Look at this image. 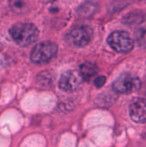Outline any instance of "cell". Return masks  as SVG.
Listing matches in <instances>:
<instances>
[{"label":"cell","mask_w":146,"mask_h":147,"mask_svg":"<svg viewBox=\"0 0 146 147\" xmlns=\"http://www.w3.org/2000/svg\"><path fill=\"white\" fill-rule=\"evenodd\" d=\"M9 32L15 42L22 47L33 44L39 36L37 27L28 22H17L9 28Z\"/></svg>","instance_id":"6da1fadb"},{"label":"cell","mask_w":146,"mask_h":147,"mask_svg":"<svg viewBox=\"0 0 146 147\" xmlns=\"http://www.w3.org/2000/svg\"><path fill=\"white\" fill-rule=\"evenodd\" d=\"M58 53V47L54 42L43 41L36 45L31 52V60L35 64H44L52 60Z\"/></svg>","instance_id":"7a4b0ae2"},{"label":"cell","mask_w":146,"mask_h":147,"mask_svg":"<svg viewBox=\"0 0 146 147\" xmlns=\"http://www.w3.org/2000/svg\"><path fill=\"white\" fill-rule=\"evenodd\" d=\"M93 37V30L88 25H79L72 28L65 37L66 41L73 47H83L87 46Z\"/></svg>","instance_id":"3957f363"},{"label":"cell","mask_w":146,"mask_h":147,"mask_svg":"<svg viewBox=\"0 0 146 147\" xmlns=\"http://www.w3.org/2000/svg\"><path fill=\"white\" fill-rule=\"evenodd\" d=\"M141 88V81L139 77L131 73L121 74L114 83L113 90L120 94H132Z\"/></svg>","instance_id":"277c9868"},{"label":"cell","mask_w":146,"mask_h":147,"mask_svg":"<svg viewBox=\"0 0 146 147\" xmlns=\"http://www.w3.org/2000/svg\"><path fill=\"white\" fill-rule=\"evenodd\" d=\"M108 43L117 53H128L134 47V40L126 31H114L108 38Z\"/></svg>","instance_id":"5b68a950"},{"label":"cell","mask_w":146,"mask_h":147,"mask_svg":"<svg viewBox=\"0 0 146 147\" xmlns=\"http://www.w3.org/2000/svg\"><path fill=\"white\" fill-rule=\"evenodd\" d=\"M83 81V78L80 71L71 70L65 71L61 76L59 84L62 90L65 92H74L80 88Z\"/></svg>","instance_id":"8992f818"},{"label":"cell","mask_w":146,"mask_h":147,"mask_svg":"<svg viewBox=\"0 0 146 147\" xmlns=\"http://www.w3.org/2000/svg\"><path fill=\"white\" fill-rule=\"evenodd\" d=\"M130 117L138 124L146 123V99L137 98L129 107Z\"/></svg>","instance_id":"52a82bcc"},{"label":"cell","mask_w":146,"mask_h":147,"mask_svg":"<svg viewBox=\"0 0 146 147\" xmlns=\"http://www.w3.org/2000/svg\"><path fill=\"white\" fill-rule=\"evenodd\" d=\"M98 71L97 66L90 62H85L81 65L80 66V73L83 78V80L89 81L90 78H92L95 75H96Z\"/></svg>","instance_id":"ba28073f"},{"label":"cell","mask_w":146,"mask_h":147,"mask_svg":"<svg viewBox=\"0 0 146 147\" xmlns=\"http://www.w3.org/2000/svg\"><path fill=\"white\" fill-rule=\"evenodd\" d=\"M134 39L139 47L146 49V28L138 29L134 33Z\"/></svg>","instance_id":"9c48e42d"},{"label":"cell","mask_w":146,"mask_h":147,"mask_svg":"<svg viewBox=\"0 0 146 147\" xmlns=\"http://www.w3.org/2000/svg\"><path fill=\"white\" fill-rule=\"evenodd\" d=\"M106 83V78L104 76H100L98 78H96L95 80V85L97 88H101L104 85V84Z\"/></svg>","instance_id":"30bf717a"}]
</instances>
